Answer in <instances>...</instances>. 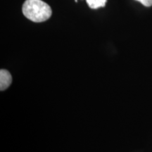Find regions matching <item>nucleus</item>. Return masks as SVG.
<instances>
[{
    "label": "nucleus",
    "mask_w": 152,
    "mask_h": 152,
    "mask_svg": "<svg viewBox=\"0 0 152 152\" xmlns=\"http://www.w3.org/2000/svg\"><path fill=\"white\" fill-rule=\"evenodd\" d=\"M22 11L26 18L35 23L46 21L52 14L49 5L42 0H26L23 4Z\"/></svg>",
    "instance_id": "f257e3e1"
},
{
    "label": "nucleus",
    "mask_w": 152,
    "mask_h": 152,
    "mask_svg": "<svg viewBox=\"0 0 152 152\" xmlns=\"http://www.w3.org/2000/svg\"><path fill=\"white\" fill-rule=\"evenodd\" d=\"M107 0H86V2L91 9H96L104 7Z\"/></svg>",
    "instance_id": "7ed1b4c3"
},
{
    "label": "nucleus",
    "mask_w": 152,
    "mask_h": 152,
    "mask_svg": "<svg viewBox=\"0 0 152 152\" xmlns=\"http://www.w3.org/2000/svg\"><path fill=\"white\" fill-rule=\"evenodd\" d=\"M136 1H140L142 4L145 7H151L152 6V0H136Z\"/></svg>",
    "instance_id": "20e7f679"
},
{
    "label": "nucleus",
    "mask_w": 152,
    "mask_h": 152,
    "mask_svg": "<svg viewBox=\"0 0 152 152\" xmlns=\"http://www.w3.org/2000/svg\"><path fill=\"white\" fill-rule=\"evenodd\" d=\"M12 82V77L10 73L7 70L1 69L0 71V90L4 91L10 86Z\"/></svg>",
    "instance_id": "f03ea898"
},
{
    "label": "nucleus",
    "mask_w": 152,
    "mask_h": 152,
    "mask_svg": "<svg viewBox=\"0 0 152 152\" xmlns=\"http://www.w3.org/2000/svg\"><path fill=\"white\" fill-rule=\"evenodd\" d=\"M75 1L76 3H77V0H75Z\"/></svg>",
    "instance_id": "39448f33"
}]
</instances>
